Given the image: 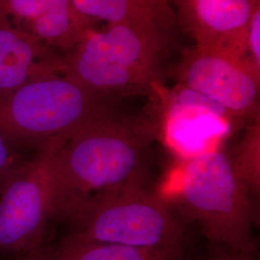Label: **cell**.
<instances>
[{"label": "cell", "instance_id": "6da1fadb", "mask_svg": "<svg viewBox=\"0 0 260 260\" xmlns=\"http://www.w3.org/2000/svg\"><path fill=\"white\" fill-rule=\"evenodd\" d=\"M149 132L143 123L114 111L66 140L56 159L53 219L68 222L101 201L142 188Z\"/></svg>", "mask_w": 260, "mask_h": 260}, {"label": "cell", "instance_id": "7a4b0ae2", "mask_svg": "<svg viewBox=\"0 0 260 260\" xmlns=\"http://www.w3.org/2000/svg\"><path fill=\"white\" fill-rule=\"evenodd\" d=\"M165 32L128 24L90 29L65 56L66 75L93 93L121 96L163 93Z\"/></svg>", "mask_w": 260, "mask_h": 260}, {"label": "cell", "instance_id": "3957f363", "mask_svg": "<svg viewBox=\"0 0 260 260\" xmlns=\"http://www.w3.org/2000/svg\"><path fill=\"white\" fill-rule=\"evenodd\" d=\"M113 102L68 75L43 78L0 93V133L19 150H36L114 112Z\"/></svg>", "mask_w": 260, "mask_h": 260}, {"label": "cell", "instance_id": "277c9868", "mask_svg": "<svg viewBox=\"0 0 260 260\" xmlns=\"http://www.w3.org/2000/svg\"><path fill=\"white\" fill-rule=\"evenodd\" d=\"M179 198L209 241L220 249L250 256L254 250L251 196L222 149L186 161Z\"/></svg>", "mask_w": 260, "mask_h": 260}, {"label": "cell", "instance_id": "5b68a950", "mask_svg": "<svg viewBox=\"0 0 260 260\" xmlns=\"http://www.w3.org/2000/svg\"><path fill=\"white\" fill-rule=\"evenodd\" d=\"M71 234L90 240L182 251L184 229L160 199L143 187L91 205L68 221Z\"/></svg>", "mask_w": 260, "mask_h": 260}, {"label": "cell", "instance_id": "8992f818", "mask_svg": "<svg viewBox=\"0 0 260 260\" xmlns=\"http://www.w3.org/2000/svg\"><path fill=\"white\" fill-rule=\"evenodd\" d=\"M68 138L47 141L27 158L0 194V250L22 256L43 247L53 219V177Z\"/></svg>", "mask_w": 260, "mask_h": 260}, {"label": "cell", "instance_id": "52a82bcc", "mask_svg": "<svg viewBox=\"0 0 260 260\" xmlns=\"http://www.w3.org/2000/svg\"><path fill=\"white\" fill-rule=\"evenodd\" d=\"M178 85L202 95L240 124L259 120L260 71L238 56L196 47L177 69Z\"/></svg>", "mask_w": 260, "mask_h": 260}, {"label": "cell", "instance_id": "ba28073f", "mask_svg": "<svg viewBox=\"0 0 260 260\" xmlns=\"http://www.w3.org/2000/svg\"><path fill=\"white\" fill-rule=\"evenodd\" d=\"M166 111L162 130L168 147L188 161L219 149L241 124L226 112L202 95L177 86L165 96Z\"/></svg>", "mask_w": 260, "mask_h": 260}, {"label": "cell", "instance_id": "9c48e42d", "mask_svg": "<svg viewBox=\"0 0 260 260\" xmlns=\"http://www.w3.org/2000/svg\"><path fill=\"white\" fill-rule=\"evenodd\" d=\"M0 24L67 53L95 26L71 0H0Z\"/></svg>", "mask_w": 260, "mask_h": 260}, {"label": "cell", "instance_id": "30bf717a", "mask_svg": "<svg viewBox=\"0 0 260 260\" xmlns=\"http://www.w3.org/2000/svg\"><path fill=\"white\" fill-rule=\"evenodd\" d=\"M178 19L196 47L222 50L246 60L250 0H173ZM249 61V60H248Z\"/></svg>", "mask_w": 260, "mask_h": 260}, {"label": "cell", "instance_id": "8fae6325", "mask_svg": "<svg viewBox=\"0 0 260 260\" xmlns=\"http://www.w3.org/2000/svg\"><path fill=\"white\" fill-rule=\"evenodd\" d=\"M66 75L64 53L17 29L0 24V93Z\"/></svg>", "mask_w": 260, "mask_h": 260}, {"label": "cell", "instance_id": "7c38bea8", "mask_svg": "<svg viewBox=\"0 0 260 260\" xmlns=\"http://www.w3.org/2000/svg\"><path fill=\"white\" fill-rule=\"evenodd\" d=\"M40 260H182V251L156 250L90 241L68 234L51 248L42 247Z\"/></svg>", "mask_w": 260, "mask_h": 260}, {"label": "cell", "instance_id": "4fadbf2b", "mask_svg": "<svg viewBox=\"0 0 260 260\" xmlns=\"http://www.w3.org/2000/svg\"><path fill=\"white\" fill-rule=\"evenodd\" d=\"M75 9L94 22L128 24L164 31L171 20L148 0H71Z\"/></svg>", "mask_w": 260, "mask_h": 260}, {"label": "cell", "instance_id": "5bb4252c", "mask_svg": "<svg viewBox=\"0 0 260 260\" xmlns=\"http://www.w3.org/2000/svg\"><path fill=\"white\" fill-rule=\"evenodd\" d=\"M234 171L251 196L258 195L260 189V122L252 121L231 157Z\"/></svg>", "mask_w": 260, "mask_h": 260}, {"label": "cell", "instance_id": "9a60e30c", "mask_svg": "<svg viewBox=\"0 0 260 260\" xmlns=\"http://www.w3.org/2000/svg\"><path fill=\"white\" fill-rule=\"evenodd\" d=\"M26 160L19 149L0 133V194Z\"/></svg>", "mask_w": 260, "mask_h": 260}, {"label": "cell", "instance_id": "2e32d148", "mask_svg": "<svg viewBox=\"0 0 260 260\" xmlns=\"http://www.w3.org/2000/svg\"><path fill=\"white\" fill-rule=\"evenodd\" d=\"M246 57L260 71V0H250V16L246 26Z\"/></svg>", "mask_w": 260, "mask_h": 260}, {"label": "cell", "instance_id": "e0dca14e", "mask_svg": "<svg viewBox=\"0 0 260 260\" xmlns=\"http://www.w3.org/2000/svg\"><path fill=\"white\" fill-rule=\"evenodd\" d=\"M220 249V248H219ZM211 260H251L249 255L234 253L232 251H226L223 249H220L219 251L215 254Z\"/></svg>", "mask_w": 260, "mask_h": 260}, {"label": "cell", "instance_id": "ac0fdd59", "mask_svg": "<svg viewBox=\"0 0 260 260\" xmlns=\"http://www.w3.org/2000/svg\"><path fill=\"white\" fill-rule=\"evenodd\" d=\"M151 5H153L156 9L162 13L167 19L172 21L173 18V13L170 8V5L168 3L167 0H148Z\"/></svg>", "mask_w": 260, "mask_h": 260}, {"label": "cell", "instance_id": "d6986e66", "mask_svg": "<svg viewBox=\"0 0 260 260\" xmlns=\"http://www.w3.org/2000/svg\"><path fill=\"white\" fill-rule=\"evenodd\" d=\"M40 249L36 250V251H32L30 253H27V254H25L23 256H21L20 260H40L39 259V251H40Z\"/></svg>", "mask_w": 260, "mask_h": 260}]
</instances>
